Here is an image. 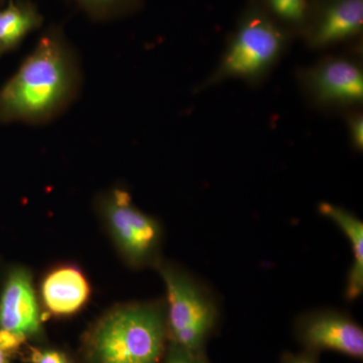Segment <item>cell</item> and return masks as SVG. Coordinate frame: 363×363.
I'll return each mask as SVG.
<instances>
[{"label":"cell","mask_w":363,"mask_h":363,"mask_svg":"<svg viewBox=\"0 0 363 363\" xmlns=\"http://www.w3.org/2000/svg\"><path fill=\"white\" fill-rule=\"evenodd\" d=\"M82 84L75 49L60 28H49L0 88V123H52L76 101Z\"/></svg>","instance_id":"6da1fadb"},{"label":"cell","mask_w":363,"mask_h":363,"mask_svg":"<svg viewBox=\"0 0 363 363\" xmlns=\"http://www.w3.org/2000/svg\"><path fill=\"white\" fill-rule=\"evenodd\" d=\"M167 340L162 306H123L108 313L95 327L89 354L94 363H160Z\"/></svg>","instance_id":"7a4b0ae2"},{"label":"cell","mask_w":363,"mask_h":363,"mask_svg":"<svg viewBox=\"0 0 363 363\" xmlns=\"http://www.w3.org/2000/svg\"><path fill=\"white\" fill-rule=\"evenodd\" d=\"M290 33L253 0L241 14L220 63L208 83L214 84L227 79L259 80L279 61Z\"/></svg>","instance_id":"3957f363"},{"label":"cell","mask_w":363,"mask_h":363,"mask_svg":"<svg viewBox=\"0 0 363 363\" xmlns=\"http://www.w3.org/2000/svg\"><path fill=\"white\" fill-rule=\"evenodd\" d=\"M157 269L166 286L168 340L192 352H205L208 338L218 320L213 297L177 267L162 262Z\"/></svg>","instance_id":"277c9868"},{"label":"cell","mask_w":363,"mask_h":363,"mask_svg":"<svg viewBox=\"0 0 363 363\" xmlns=\"http://www.w3.org/2000/svg\"><path fill=\"white\" fill-rule=\"evenodd\" d=\"M98 204L117 247L131 264L143 266L156 257L161 226L133 205L128 191L111 189L100 197Z\"/></svg>","instance_id":"5b68a950"},{"label":"cell","mask_w":363,"mask_h":363,"mask_svg":"<svg viewBox=\"0 0 363 363\" xmlns=\"http://www.w3.org/2000/svg\"><path fill=\"white\" fill-rule=\"evenodd\" d=\"M295 333L307 351H334L354 359L363 358L362 327L344 313L324 310L302 315L296 321Z\"/></svg>","instance_id":"8992f818"},{"label":"cell","mask_w":363,"mask_h":363,"mask_svg":"<svg viewBox=\"0 0 363 363\" xmlns=\"http://www.w3.org/2000/svg\"><path fill=\"white\" fill-rule=\"evenodd\" d=\"M363 30V0H313L304 35L312 49L357 39Z\"/></svg>","instance_id":"52a82bcc"},{"label":"cell","mask_w":363,"mask_h":363,"mask_svg":"<svg viewBox=\"0 0 363 363\" xmlns=\"http://www.w3.org/2000/svg\"><path fill=\"white\" fill-rule=\"evenodd\" d=\"M304 82L318 104L326 106L359 104L363 99V73L346 58L325 59L305 72Z\"/></svg>","instance_id":"ba28073f"},{"label":"cell","mask_w":363,"mask_h":363,"mask_svg":"<svg viewBox=\"0 0 363 363\" xmlns=\"http://www.w3.org/2000/svg\"><path fill=\"white\" fill-rule=\"evenodd\" d=\"M0 328L28 338L40 329V314L32 278L25 269L9 274L0 298Z\"/></svg>","instance_id":"9c48e42d"},{"label":"cell","mask_w":363,"mask_h":363,"mask_svg":"<svg viewBox=\"0 0 363 363\" xmlns=\"http://www.w3.org/2000/svg\"><path fill=\"white\" fill-rule=\"evenodd\" d=\"M90 293L89 281L75 267H58L43 281V302L48 311L56 316L75 314L89 300Z\"/></svg>","instance_id":"30bf717a"},{"label":"cell","mask_w":363,"mask_h":363,"mask_svg":"<svg viewBox=\"0 0 363 363\" xmlns=\"http://www.w3.org/2000/svg\"><path fill=\"white\" fill-rule=\"evenodd\" d=\"M319 212L330 219L345 234L352 247V266L348 272L346 281L345 297L348 301H354L363 292V223L358 217L342 207L330 203H321Z\"/></svg>","instance_id":"8fae6325"},{"label":"cell","mask_w":363,"mask_h":363,"mask_svg":"<svg viewBox=\"0 0 363 363\" xmlns=\"http://www.w3.org/2000/svg\"><path fill=\"white\" fill-rule=\"evenodd\" d=\"M42 23L39 11L30 2L11 1L0 9V56L16 49Z\"/></svg>","instance_id":"7c38bea8"},{"label":"cell","mask_w":363,"mask_h":363,"mask_svg":"<svg viewBox=\"0 0 363 363\" xmlns=\"http://www.w3.org/2000/svg\"><path fill=\"white\" fill-rule=\"evenodd\" d=\"M259 6L277 23L289 32L304 33L310 16L313 0H257Z\"/></svg>","instance_id":"4fadbf2b"},{"label":"cell","mask_w":363,"mask_h":363,"mask_svg":"<svg viewBox=\"0 0 363 363\" xmlns=\"http://www.w3.org/2000/svg\"><path fill=\"white\" fill-rule=\"evenodd\" d=\"M91 18L109 20L133 11L140 0H75Z\"/></svg>","instance_id":"5bb4252c"},{"label":"cell","mask_w":363,"mask_h":363,"mask_svg":"<svg viewBox=\"0 0 363 363\" xmlns=\"http://www.w3.org/2000/svg\"><path fill=\"white\" fill-rule=\"evenodd\" d=\"M164 363H209L205 352H192L169 344Z\"/></svg>","instance_id":"9a60e30c"},{"label":"cell","mask_w":363,"mask_h":363,"mask_svg":"<svg viewBox=\"0 0 363 363\" xmlns=\"http://www.w3.org/2000/svg\"><path fill=\"white\" fill-rule=\"evenodd\" d=\"M32 363H70L63 352L54 350H35L33 348L30 357Z\"/></svg>","instance_id":"2e32d148"},{"label":"cell","mask_w":363,"mask_h":363,"mask_svg":"<svg viewBox=\"0 0 363 363\" xmlns=\"http://www.w3.org/2000/svg\"><path fill=\"white\" fill-rule=\"evenodd\" d=\"M348 128L351 143L357 150H362L363 147V118L360 114L351 116L348 121Z\"/></svg>","instance_id":"e0dca14e"},{"label":"cell","mask_w":363,"mask_h":363,"mask_svg":"<svg viewBox=\"0 0 363 363\" xmlns=\"http://www.w3.org/2000/svg\"><path fill=\"white\" fill-rule=\"evenodd\" d=\"M281 363H318L317 353L307 350L301 353L286 352L281 357Z\"/></svg>","instance_id":"ac0fdd59"},{"label":"cell","mask_w":363,"mask_h":363,"mask_svg":"<svg viewBox=\"0 0 363 363\" xmlns=\"http://www.w3.org/2000/svg\"><path fill=\"white\" fill-rule=\"evenodd\" d=\"M13 355V353L0 347V363H11V357Z\"/></svg>","instance_id":"d6986e66"}]
</instances>
